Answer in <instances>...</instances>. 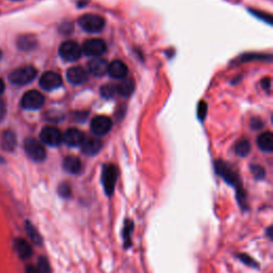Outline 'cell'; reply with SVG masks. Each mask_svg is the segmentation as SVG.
<instances>
[{"mask_svg": "<svg viewBox=\"0 0 273 273\" xmlns=\"http://www.w3.org/2000/svg\"><path fill=\"white\" fill-rule=\"evenodd\" d=\"M25 228H26V232H27L28 236H29L31 241L34 244H37V246H42V243H43V239H42V236L38 232V229L36 228V226H34L30 221H26Z\"/></svg>", "mask_w": 273, "mask_h": 273, "instance_id": "23", "label": "cell"}, {"mask_svg": "<svg viewBox=\"0 0 273 273\" xmlns=\"http://www.w3.org/2000/svg\"><path fill=\"white\" fill-rule=\"evenodd\" d=\"M238 258H239V260L243 264H246L247 266H250V267H252V268H258V264L253 260V258L247 254H239L238 255Z\"/></svg>", "mask_w": 273, "mask_h": 273, "instance_id": "29", "label": "cell"}, {"mask_svg": "<svg viewBox=\"0 0 273 273\" xmlns=\"http://www.w3.org/2000/svg\"><path fill=\"white\" fill-rule=\"evenodd\" d=\"M37 46V40L34 37L27 34V36L19 37L17 40V47L18 50L24 52H29Z\"/></svg>", "mask_w": 273, "mask_h": 273, "instance_id": "22", "label": "cell"}, {"mask_svg": "<svg viewBox=\"0 0 273 273\" xmlns=\"http://www.w3.org/2000/svg\"><path fill=\"white\" fill-rule=\"evenodd\" d=\"M38 75V71L31 65L18 67L9 75V80L13 85L25 86L34 80Z\"/></svg>", "mask_w": 273, "mask_h": 273, "instance_id": "2", "label": "cell"}, {"mask_svg": "<svg viewBox=\"0 0 273 273\" xmlns=\"http://www.w3.org/2000/svg\"><path fill=\"white\" fill-rule=\"evenodd\" d=\"M251 172L254 175L256 179H263L266 176V171L263 166L261 165H252L251 166Z\"/></svg>", "mask_w": 273, "mask_h": 273, "instance_id": "28", "label": "cell"}, {"mask_svg": "<svg viewBox=\"0 0 273 273\" xmlns=\"http://www.w3.org/2000/svg\"><path fill=\"white\" fill-rule=\"evenodd\" d=\"M215 169L218 175L226 181V183L230 186H233L237 189V200L241 208L247 209V198L246 193H244L243 189L241 187V181L238 174L230 167L228 164H226L224 162L218 160L215 163Z\"/></svg>", "mask_w": 273, "mask_h": 273, "instance_id": "1", "label": "cell"}, {"mask_svg": "<svg viewBox=\"0 0 273 273\" xmlns=\"http://www.w3.org/2000/svg\"><path fill=\"white\" fill-rule=\"evenodd\" d=\"M4 82H3V80L1 79V78H0V95H2L3 94V92H4Z\"/></svg>", "mask_w": 273, "mask_h": 273, "instance_id": "37", "label": "cell"}, {"mask_svg": "<svg viewBox=\"0 0 273 273\" xmlns=\"http://www.w3.org/2000/svg\"><path fill=\"white\" fill-rule=\"evenodd\" d=\"M108 73L112 78L121 80L126 78V76H127L128 73V68L124 62L120 60H115L113 62H111L108 65Z\"/></svg>", "mask_w": 273, "mask_h": 273, "instance_id": "15", "label": "cell"}, {"mask_svg": "<svg viewBox=\"0 0 273 273\" xmlns=\"http://www.w3.org/2000/svg\"><path fill=\"white\" fill-rule=\"evenodd\" d=\"M6 113V107L3 101H0V122H1Z\"/></svg>", "mask_w": 273, "mask_h": 273, "instance_id": "34", "label": "cell"}, {"mask_svg": "<svg viewBox=\"0 0 273 273\" xmlns=\"http://www.w3.org/2000/svg\"><path fill=\"white\" fill-rule=\"evenodd\" d=\"M45 104V97L37 90L28 91L22 97L20 106L26 110H38L43 107Z\"/></svg>", "mask_w": 273, "mask_h": 273, "instance_id": "7", "label": "cell"}, {"mask_svg": "<svg viewBox=\"0 0 273 273\" xmlns=\"http://www.w3.org/2000/svg\"><path fill=\"white\" fill-rule=\"evenodd\" d=\"M251 12L254 14L255 16H258V17H261L262 19H264L265 22H267L269 24H272V16L269 15V14H265L263 12H258V11H253V10H251Z\"/></svg>", "mask_w": 273, "mask_h": 273, "instance_id": "32", "label": "cell"}, {"mask_svg": "<svg viewBox=\"0 0 273 273\" xmlns=\"http://www.w3.org/2000/svg\"><path fill=\"white\" fill-rule=\"evenodd\" d=\"M63 167L64 170L71 174H78L81 171V162L78 157L76 156H67L64 162H63Z\"/></svg>", "mask_w": 273, "mask_h": 273, "instance_id": "19", "label": "cell"}, {"mask_svg": "<svg viewBox=\"0 0 273 273\" xmlns=\"http://www.w3.org/2000/svg\"><path fill=\"white\" fill-rule=\"evenodd\" d=\"M24 149L28 155L33 162L41 163L44 162L46 158V150L44 145L39 140L34 138H27L24 142Z\"/></svg>", "mask_w": 273, "mask_h": 273, "instance_id": "3", "label": "cell"}, {"mask_svg": "<svg viewBox=\"0 0 273 273\" xmlns=\"http://www.w3.org/2000/svg\"><path fill=\"white\" fill-rule=\"evenodd\" d=\"M112 128V122L108 116L99 115L91 122V130L96 136H104L108 134Z\"/></svg>", "mask_w": 273, "mask_h": 273, "instance_id": "10", "label": "cell"}, {"mask_svg": "<svg viewBox=\"0 0 273 273\" xmlns=\"http://www.w3.org/2000/svg\"><path fill=\"white\" fill-rule=\"evenodd\" d=\"M132 230H134V223H132L131 220H126L123 228V239L126 249H128L131 246Z\"/></svg>", "mask_w": 273, "mask_h": 273, "instance_id": "24", "label": "cell"}, {"mask_svg": "<svg viewBox=\"0 0 273 273\" xmlns=\"http://www.w3.org/2000/svg\"><path fill=\"white\" fill-rule=\"evenodd\" d=\"M103 148V143L100 139L94 137H89L85 139L81 143L82 152L89 156H94L99 154Z\"/></svg>", "mask_w": 273, "mask_h": 273, "instance_id": "14", "label": "cell"}, {"mask_svg": "<svg viewBox=\"0 0 273 273\" xmlns=\"http://www.w3.org/2000/svg\"><path fill=\"white\" fill-rule=\"evenodd\" d=\"M101 94L104 99L110 100L115 94V88L111 85H105L101 88Z\"/></svg>", "mask_w": 273, "mask_h": 273, "instance_id": "27", "label": "cell"}, {"mask_svg": "<svg viewBox=\"0 0 273 273\" xmlns=\"http://www.w3.org/2000/svg\"><path fill=\"white\" fill-rule=\"evenodd\" d=\"M1 57H2V52L0 51V59H1Z\"/></svg>", "mask_w": 273, "mask_h": 273, "instance_id": "39", "label": "cell"}, {"mask_svg": "<svg viewBox=\"0 0 273 273\" xmlns=\"http://www.w3.org/2000/svg\"><path fill=\"white\" fill-rule=\"evenodd\" d=\"M66 78L72 85H82V83H85L88 80V72L80 66H74L67 69Z\"/></svg>", "mask_w": 273, "mask_h": 273, "instance_id": "12", "label": "cell"}, {"mask_svg": "<svg viewBox=\"0 0 273 273\" xmlns=\"http://www.w3.org/2000/svg\"><path fill=\"white\" fill-rule=\"evenodd\" d=\"M17 139L16 135L11 130H5L1 136V140H0V145L1 148L6 152H13L16 148Z\"/></svg>", "mask_w": 273, "mask_h": 273, "instance_id": "18", "label": "cell"}, {"mask_svg": "<svg viewBox=\"0 0 273 273\" xmlns=\"http://www.w3.org/2000/svg\"><path fill=\"white\" fill-rule=\"evenodd\" d=\"M267 234H268V236H269L270 239L272 240V239H273V236H272V226H270V227L268 228V232H267Z\"/></svg>", "mask_w": 273, "mask_h": 273, "instance_id": "38", "label": "cell"}, {"mask_svg": "<svg viewBox=\"0 0 273 273\" xmlns=\"http://www.w3.org/2000/svg\"><path fill=\"white\" fill-rule=\"evenodd\" d=\"M62 132L57 127H54V126H46L41 131V141L44 144H47L50 146H59L62 142Z\"/></svg>", "mask_w": 273, "mask_h": 273, "instance_id": "9", "label": "cell"}, {"mask_svg": "<svg viewBox=\"0 0 273 273\" xmlns=\"http://www.w3.org/2000/svg\"><path fill=\"white\" fill-rule=\"evenodd\" d=\"M58 193L61 195L62 198L67 199V198L71 197V194H72L71 187H69L66 183H63L58 188Z\"/></svg>", "mask_w": 273, "mask_h": 273, "instance_id": "30", "label": "cell"}, {"mask_svg": "<svg viewBox=\"0 0 273 273\" xmlns=\"http://www.w3.org/2000/svg\"><path fill=\"white\" fill-rule=\"evenodd\" d=\"M108 63L105 59L102 58H94L91 60L88 64L89 72L96 76V77H102L106 73H108Z\"/></svg>", "mask_w": 273, "mask_h": 273, "instance_id": "16", "label": "cell"}, {"mask_svg": "<svg viewBox=\"0 0 273 273\" xmlns=\"http://www.w3.org/2000/svg\"><path fill=\"white\" fill-rule=\"evenodd\" d=\"M107 51V45L102 39H90L83 42L81 52L88 57L100 58Z\"/></svg>", "mask_w": 273, "mask_h": 273, "instance_id": "5", "label": "cell"}, {"mask_svg": "<svg viewBox=\"0 0 273 273\" xmlns=\"http://www.w3.org/2000/svg\"><path fill=\"white\" fill-rule=\"evenodd\" d=\"M251 151V144L249 140L247 139H241L238 141L235 145V152L238 156L240 157H246L250 154Z\"/></svg>", "mask_w": 273, "mask_h": 273, "instance_id": "25", "label": "cell"}, {"mask_svg": "<svg viewBox=\"0 0 273 273\" xmlns=\"http://www.w3.org/2000/svg\"><path fill=\"white\" fill-rule=\"evenodd\" d=\"M115 88V93L120 94L123 97H128L132 92H134L135 89V83L131 79H121V81L117 83L114 87Z\"/></svg>", "mask_w": 273, "mask_h": 273, "instance_id": "20", "label": "cell"}, {"mask_svg": "<svg viewBox=\"0 0 273 273\" xmlns=\"http://www.w3.org/2000/svg\"><path fill=\"white\" fill-rule=\"evenodd\" d=\"M79 26L87 32H100L105 27V19L96 14H86L79 18Z\"/></svg>", "mask_w": 273, "mask_h": 273, "instance_id": "6", "label": "cell"}, {"mask_svg": "<svg viewBox=\"0 0 273 273\" xmlns=\"http://www.w3.org/2000/svg\"><path fill=\"white\" fill-rule=\"evenodd\" d=\"M37 268H38L40 273H51V270H52L50 263H48L47 258L44 257V256H42V257L39 258Z\"/></svg>", "mask_w": 273, "mask_h": 273, "instance_id": "26", "label": "cell"}, {"mask_svg": "<svg viewBox=\"0 0 273 273\" xmlns=\"http://www.w3.org/2000/svg\"><path fill=\"white\" fill-rule=\"evenodd\" d=\"M262 86H263V88H264L265 90H267V91L270 89V87H271V79L269 78V77H268V78L263 79V81H262Z\"/></svg>", "mask_w": 273, "mask_h": 273, "instance_id": "35", "label": "cell"}, {"mask_svg": "<svg viewBox=\"0 0 273 273\" xmlns=\"http://www.w3.org/2000/svg\"><path fill=\"white\" fill-rule=\"evenodd\" d=\"M62 86L61 76L55 72H46L41 76L40 87L46 91H53Z\"/></svg>", "mask_w": 273, "mask_h": 273, "instance_id": "11", "label": "cell"}, {"mask_svg": "<svg viewBox=\"0 0 273 273\" xmlns=\"http://www.w3.org/2000/svg\"><path fill=\"white\" fill-rule=\"evenodd\" d=\"M81 47L73 41H66L59 47L60 57L67 62H75L81 57Z\"/></svg>", "mask_w": 273, "mask_h": 273, "instance_id": "8", "label": "cell"}, {"mask_svg": "<svg viewBox=\"0 0 273 273\" xmlns=\"http://www.w3.org/2000/svg\"><path fill=\"white\" fill-rule=\"evenodd\" d=\"M117 175H118V170L115 164H107L104 166L103 174H102V181L104 185L105 192H106L108 197H111L114 192Z\"/></svg>", "mask_w": 273, "mask_h": 273, "instance_id": "4", "label": "cell"}, {"mask_svg": "<svg viewBox=\"0 0 273 273\" xmlns=\"http://www.w3.org/2000/svg\"><path fill=\"white\" fill-rule=\"evenodd\" d=\"M257 144L264 152H272L273 151V135L271 131H266L262 134L257 139Z\"/></svg>", "mask_w": 273, "mask_h": 273, "instance_id": "21", "label": "cell"}, {"mask_svg": "<svg viewBox=\"0 0 273 273\" xmlns=\"http://www.w3.org/2000/svg\"><path fill=\"white\" fill-rule=\"evenodd\" d=\"M26 273H40L38 268L34 267V266H28V267L26 268Z\"/></svg>", "mask_w": 273, "mask_h": 273, "instance_id": "36", "label": "cell"}, {"mask_svg": "<svg viewBox=\"0 0 273 273\" xmlns=\"http://www.w3.org/2000/svg\"><path fill=\"white\" fill-rule=\"evenodd\" d=\"M263 121L261 120V118H258V117H254L253 120L251 121V126H252V128L253 129H260L263 127Z\"/></svg>", "mask_w": 273, "mask_h": 273, "instance_id": "33", "label": "cell"}, {"mask_svg": "<svg viewBox=\"0 0 273 273\" xmlns=\"http://www.w3.org/2000/svg\"><path fill=\"white\" fill-rule=\"evenodd\" d=\"M62 140L66 145L72 146V148H75V146H79L81 145L82 141L85 140V136H83L82 132L77 129V128H68L64 135L62 136Z\"/></svg>", "mask_w": 273, "mask_h": 273, "instance_id": "13", "label": "cell"}, {"mask_svg": "<svg viewBox=\"0 0 273 273\" xmlns=\"http://www.w3.org/2000/svg\"><path fill=\"white\" fill-rule=\"evenodd\" d=\"M207 113V104L205 102H201L198 107V115L200 120H204Z\"/></svg>", "mask_w": 273, "mask_h": 273, "instance_id": "31", "label": "cell"}, {"mask_svg": "<svg viewBox=\"0 0 273 273\" xmlns=\"http://www.w3.org/2000/svg\"><path fill=\"white\" fill-rule=\"evenodd\" d=\"M14 248H15L18 256L24 261L28 260L32 255V248L30 243L25 239H22V238H17L14 241Z\"/></svg>", "mask_w": 273, "mask_h": 273, "instance_id": "17", "label": "cell"}]
</instances>
